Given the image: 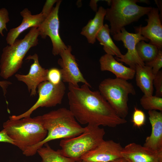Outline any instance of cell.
Masks as SVG:
<instances>
[{
	"mask_svg": "<svg viewBox=\"0 0 162 162\" xmlns=\"http://www.w3.org/2000/svg\"><path fill=\"white\" fill-rule=\"evenodd\" d=\"M90 87L84 84L80 87L68 83L69 110L79 124L114 128L127 122L99 91H92Z\"/></svg>",
	"mask_w": 162,
	"mask_h": 162,
	"instance_id": "1",
	"label": "cell"
},
{
	"mask_svg": "<svg viewBox=\"0 0 162 162\" xmlns=\"http://www.w3.org/2000/svg\"><path fill=\"white\" fill-rule=\"evenodd\" d=\"M44 126L47 131L46 137L39 143L22 152L26 156L35 155L38 149L48 142L77 136L85 130L76 121L69 109L61 108L42 116Z\"/></svg>",
	"mask_w": 162,
	"mask_h": 162,
	"instance_id": "2",
	"label": "cell"
},
{
	"mask_svg": "<svg viewBox=\"0 0 162 162\" xmlns=\"http://www.w3.org/2000/svg\"><path fill=\"white\" fill-rule=\"evenodd\" d=\"M3 127L13 141V145L22 152L42 141L47 134L42 116L17 120L9 119L3 123Z\"/></svg>",
	"mask_w": 162,
	"mask_h": 162,
	"instance_id": "3",
	"label": "cell"
},
{
	"mask_svg": "<svg viewBox=\"0 0 162 162\" xmlns=\"http://www.w3.org/2000/svg\"><path fill=\"white\" fill-rule=\"evenodd\" d=\"M39 31L37 27L31 28L22 39H16L3 49L0 62V75L7 79L20 68L23 60L28 50L38 44Z\"/></svg>",
	"mask_w": 162,
	"mask_h": 162,
	"instance_id": "4",
	"label": "cell"
},
{
	"mask_svg": "<svg viewBox=\"0 0 162 162\" xmlns=\"http://www.w3.org/2000/svg\"><path fill=\"white\" fill-rule=\"evenodd\" d=\"M110 6L106 9L104 19L110 23L112 35L120 32L125 26L137 21L152 8L138 5L136 0H111Z\"/></svg>",
	"mask_w": 162,
	"mask_h": 162,
	"instance_id": "5",
	"label": "cell"
},
{
	"mask_svg": "<svg viewBox=\"0 0 162 162\" xmlns=\"http://www.w3.org/2000/svg\"><path fill=\"white\" fill-rule=\"evenodd\" d=\"M85 128V131L80 135L61 140L60 151L63 155L80 162L82 156L104 140L105 132L103 128L90 124Z\"/></svg>",
	"mask_w": 162,
	"mask_h": 162,
	"instance_id": "6",
	"label": "cell"
},
{
	"mask_svg": "<svg viewBox=\"0 0 162 162\" xmlns=\"http://www.w3.org/2000/svg\"><path fill=\"white\" fill-rule=\"evenodd\" d=\"M98 88L102 96L118 115L125 118L128 112V95L136 94L132 84L122 79L108 78L101 82Z\"/></svg>",
	"mask_w": 162,
	"mask_h": 162,
	"instance_id": "7",
	"label": "cell"
},
{
	"mask_svg": "<svg viewBox=\"0 0 162 162\" xmlns=\"http://www.w3.org/2000/svg\"><path fill=\"white\" fill-rule=\"evenodd\" d=\"M37 88L38 98L35 104L26 112L19 115L10 116L9 119L17 120L29 117L32 112L39 107H52L62 103L66 90L62 81L55 85L46 81L40 83Z\"/></svg>",
	"mask_w": 162,
	"mask_h": 162,
	"instance_id": "8",
	"label": "cell"
},
{
	"mask_svg": "<svg viewBox=\"0 0 162 162\" xmlns=\"http://www.w3.org/2000/svg\"><path fill=\"white\" fill-rule=\"evenodd\" d=\"M62 2V0H58L50 15L38 28L39 35L41 38H45L47 36L50 38L53 46L52 53L55 56L59 55L68 47L61 38L59 32L60 22L58 13Z\"/></svg>",
	"mask_w": 162,
	"mask_h": 162,
	"instance_id": "9",
	"label": "cell"
},
{
	"mask_svg": "<svg viewBox=\"0 0 162 162\" xmlns=\"http://www.w3.org/2000/svg\"><path fill=\"white\" fill-rule=\"evenodd\" d=\"M113 39L117 41H122L124 47L127 49V52L119 58H115L118 62H124L130 66V68L135 70L136 65L142 66L145 65L138 56L136 50L137 43L141 40L147 42L149 40L142 36L139 31L136 33H130L126 31L124 27L121 32L113 35Z\"/></svg>",
	"mask_w": 162,
	"mask_h": 162,
	"instance_id": "10",
	"label": "cell"
},
{
	"mask_svg": "<svg viewBox=\"0 0 162 162\" xmlns=\"http://www.w3.org/2000/svg\"><path fill=\"white\" fill-rule=\"evenodd\" d=\"M72 50L71 46L68 45L59 54L61 58L58 62L61 67L60 69L62 82L76 86H79L78 83L81 82L91 87L80 70L75 56L71 53Z\"/></svg>",
	"mask_w": 162,
	"mask_h": 162,
	"instance_id": "11",
	"label": "cell"
},
{
	"mask_svg": "<svg viewBox=\"0 0 162 162\" xmlns=\"http://www.w3.org/2000/svg\"><path fill=\"white\" fill-rule=\"evenodd\" d=\"M122 148L120 143L112 140H104L80 158L89 162H110L122 157Z\"/></svg>",
	"mask_w": 162,
	"mask_h": 162,
	"instance_id": "12",
	"label": "cell"
},
{
	"mask_svg": "<svg viewBox=\"0 0 162 162\" xmlns=\"http://www.w3.org/2000/svg\"><path fill=\"white\" fill-rule=\"evenodd\" d=\"M26 60L32 59L34 62L30 66L28 73L26 75L16 74L15 77L19 81L26 85L31 96H35L37 93L36 89L41 83L47 81V74L48 69L43 68L40 65L38 57L37 54L29 55Z\"/></svg>",
	"mask_w": 162,
	"mask_h": 162,
	"instance_id": "13",
	"label": "cell"
},
{
	"mask_svg": "<svg viewBox=\"0 0 162 162\" xmlns=\"http://www.w3.org/2000/svg\"><path fill=\"white\" fill-rule=\"evenodd\" d=\"M159 11L158 8H152L147 14V25L144 27L140 25L135 28L136 32L139 31L142 36L150 40L149 43L162 50V25Z\"/></svg>",
	"mask_w": 162,
	"mask_h": 162,
	"instance_id": "14",
	"label": "cell"
},
{
	"mask_svg": "<svg viewBox=\"0 0 162 162\" xmlns=\"http://www.w3.org/2000/svg\"><path fill=\"white\" fill-rule=\"evenodd\" d=\"M121 154L129 162H162V152L155 151L135 143L123 147Z\"/></svg>",
	"mask_w": 162,
	"mask_h": 162,
	"instance_id": "15",
	"label": "cell"
},
{
	"mask_svg": "<svg viewBox=\"0 0 162 162\" xmlns=\"http://www.w3.org/2000/svg\"><path fill=\"white\" fill-rule=\"evenodd\" d=\"M152 126L150 135L146 139L143 146L152 150L162 152V112L156 110L148 111Z\"/></svg>",
	"mask_w": 162,
	"mask_h": 162,
	"instance_id": "16",
	"label": "cell"
},
{
	"mask_svg": "<svg viewBox=\"0 0 162 162\" xmlns=\"http://www.w3.org/2000/svg\"><path fill=\"white\" fill-rule=\"evenodd\" d=\"M20 14L22 17L21 24L18 27L10 29L7 34L6 40L9 45L12 44L19 35L28 28L39 27L46 18L41 13L32 15L27 8H24L20 12Z\"/></svg>",
	"mask_w": 162,
	"mask_h": 162,
	"instance_id": "17",
	"label": "cell"
},
{
	"mask_svg": "<svg viewBox=\"0 0 162 162\" xmlns=\"http://www.w3.org/2000/svg\"><path fill=\"white\" fill-rule=\"evenodd\" d=\"M99 61L101 71L111 72L116 78L127 80L132 79L135 75V70L118 62L113 56L106 54L100 57Z\"/></svg>",
	"mask_w": 162,
	"mask_h": 162,
	"instance_id": "18",
	"label": "cell"
},
{
	"mask_svg": "<svg viewBox=\"0 0 162 162\" xmlns=\"http://www.w3.org/2000/svg\"><path fill=\"white\" fill-rule=\"evenodd\" d=\"M135 77L136 85L144 94L147 96L152 95L154 88L153 81L154 77L151 68L145 65H136Z\"/></svg>",
	"mask_w": 162,
	"mask_h": 162,
	"instance_id": "19",
	"label": "cell"
},
{
	"mask_svg": "<svg viewBox=\"0 0 162 162\" xmlns=\"http://www.w3.org/2000/svg\"><path fill=\"white\" fill-rule=\"evenodd\" d=\"M106 12V9L100 6L93 19L82 29L81 34L86 38L88 43L93 44L95 42L97 34L104 25Z\"/></svg>",
	"mask_w": 162,
	"mask_h": 162,
	"instance_id": "20",
	"label": "cell"
},
{
	"mask_svg": "<svg viewBox=\"0 0 162 162\" xmlns=\"http://www.w3.org/2000/svg\"><path fill=\"white\" fill-rule=\"evenodd\" d=\"M96 39L103 46V50L106 54L112 56L116 55V57L118 58L122 55L110 36V29L107 24H104L99 31L97 34Z\"/></svg>",
	"mask_w": 162,
	"mask_h": 162,
	"instance_id": "21",
	"label": "cell"
},
{
	"mask_svg": "<svg viewBox=\"0 0 162 162\" xmlns=\"http://www.w3.org/2000/svg\"><path fill=\"white\" fill-rule=\"evenodd\" d=\"M44 145L45 147L40 148L37 151L41 158V162H77L74 159L63 155L60 149L55 150L47 143Z\"/></svg>",
	"mask_w": 162,
	"mask_h": 162,
	"instance_id": "22",
	"label": "cell"
},
{
	"mask_svg": "<svg viewBox=\"0 0 162 162\" xmlns=\"http://www.w3.org/2000/svg\"><path fill=\"white\" fill-rule=\"evenodd\" d=\"M136 50L138 56L144 63L154 59L159 50L155 45L146 43L143 40L140 41L137 43Z\"/></svg>",
	"mask_w": 162,
	"mask_h": 162,
	"instance_id": "23",
	"label": "cell"
},
{
	"mask_svg": "<svg viewBox=\"0 0 162 162\" xmlns=\"http://www.w3.org/2000/svg\"><path fill=\"white\" fill-rule=\"evenodd\" d=\"M140 101L141 106L145 110L162 111V98L155 95L147 96L144 95Z\"/></svg>",
	"mask_w": 162,
	"mask_h": 162,
	"instance_id": "24",
	"label": "cell"
},
{
	"mask_svg": "<svg viewBox=\"0 0 162 162\" xmlns=\"http://www.w3.org/2000/svg\"><path fill=\"white\" fill-rule=\"evenodd\" d=\"M145 64L152 68L154 75L157 74L162 67V50H159L155 58L150 62L145 63Z\"/></svg>",
	"mask_w": 162,
	"mask_h": 162,
	"instance_id": "25",
	"label": "cell"
},
{
	"mask_svg": "<svg viewBox=\"0 0 162 162\" xmlns=\"http://www.w3.org/2000/svg\"><path fill=\"white\" fill-rule=\"evenodd\" d=\"M47 79V81L54 85H57L59 84L62 81L60 69L52 68L48 70Z\"/></svg>",
	"mask_w": 162,
	"mask_h": 162,
	"instance_id": "26",
	"label": "cell"
},
{
	"mask_svg": "<svg viewBox=\"0 0 162 162\" xmlns=\"http://www.w3.org/2000/svg\"><path fill=\"white\" fill-rule=\"evenodd\" d=\"M145 121V113L142 110L135 107L132 118V122L134 125L140 127L144 124Z\"/></svg>",
	"mask_w": 162,
	"mask_h": 162,
	"instance_id": "27",
	"label": "cell"
},
{
	"mask_svg": "<svg viewBox=\"0 0 162 162\" xmlns=\"http://www.w3.org/2000/svg\"><path fill=\"white\" fill-rule=\"evenodd\" d=\"M10 21L9 13L8 10L5 8L0 9V34L3 36V31L4 29L7 31L8 29L6 24Z\"/></svg>",
	"mask_w": 162,
	"mask_h": 162,
	"instance_id": "28",
	"label": "cell"
},
{
	"mask_svg": "<svg viewBox=\"0 0 162 162\" xmlns=\"http://www.w3.org/2000/svg\"><path fill=\"white\" fill-rule=\"evenodd\" d=\"M153 85L156 91L155 96L162 98V70H160L154 75Z\"/></svg>",
	"mask_w": 162,
	"mask_h": 162,
	"instance_id": "29",
	"label": "cell"
},
{
	"mask_svg": "<svg viewBox=\"0 0 162 162\" xmlns=\"http://www.w3.org/2000/svg\"><path fill=\"white\" fill-rule=\"evenodd\" d=\"M57 1V0H46L41 12L46 18L50 15L53 8L54 4Z\"/></svg>",
	"mask_w": 162,
	"mask_h": 162,
	"instance_id": "30",
	"label": "cell"
},
{
	"mask_svg": "<svg viewBox=\"0 0 162 162\" xmlns=\"http://www.w3.org/2000/svg\"><path fill=\"white\" fill-rule=\"evenodd\" d=\"M0 142H7L14 144L13 141L9 137L4 129L0 131Z\"/></svg>",
	"mask_w": 162,
	"mask_h": 162,
	"instance_id": "31",
	"label": "cell"
},
{
	"mask_svg": "<svg viewBox=\"0 0 162 162\" xmlns=\"http://www.w3.org/2000/svg\"><path fill=\"white\" fill-rule=\"evenodd\" d=\"M12 83L9 81L5 80L0 81V86L3 90L4 96L7 93V89L8 87Z\"/></svg>",
	"mask_w": 162,
	"mask_h": 162,
	"instance_id": "32",
	"label": "cell"
},
{
	"mask_svg": "<svg viewBox=\"0 0 162 162\" xmlns=\"http://www.w3.org/2000/svg\"><path fill=\"white\" fill-rule=\"evenodd\" d=\"M100 0H92L90 1L89 6L92 10L96 12L98 11L97 3Z\"/></svg>",
	"mask_w": 162,
	"mask_h": 162,
	"instance_id": "33",
	"label": "cell"
},
{
	"mask_svg": "<svg viewBox=\"0 0 162 162\" xmlns=\"http://www.w3.org/2000/svg\"><path fill=\"white\" fill-rule=\"evenodd\" d=\"M155 2L157 4L158 6V9L159 10V11L160 10V14H159V16L161 20H162V17L161 16H162V1L160 0H155Z\"/></svg>",
	"mask_w": 162,
	"mask_h": 162,
	"instance_id": "34",
	"label": "cell"
},
{
	"mask_svg": "<svg viewBox=\"0 0 162 162\" xmlns=\"http://www.w3.org/2000/svg\"><path fill=\"white\" fill-rule=\"evenodd\" d=\"M110 162H129L127 160L122 157H121Z\"/></svg>",
	"mask_w": 162,
	"mask_h": 162,
	"instance_id": "35",
	"label": "cell"
},
{
	"mask_svg": "<svg viewBox=\"0 0 162 162\" xmlns=\"http://www.w3.org/2000/svg\"><path fill=\"white\" fill-rule=\"evenodd\" d=\"M136 2H142L146 3V4H150V1L147 0H136Z\"/></svg>",
	"mask_w": 162,
	"mask_h": 162,
	"instance_id": "36",
	"label": "cell"
},
{
	"mask_svg": "<svg viewBox=\"0 0 162 162\" xmlns=\"http://www.w3.org/2000/svg\"><path fill=\"white\" fill-rule=\"evenodd\" d=\"M80 162H89L85 161L84 160H82Z\"/></svg>",
	"mask_w": 162,
	"mask_h": 162,
	"instance_id": "37",
	"label": "cell"
}]
</instances>
